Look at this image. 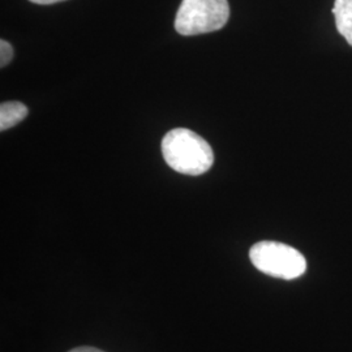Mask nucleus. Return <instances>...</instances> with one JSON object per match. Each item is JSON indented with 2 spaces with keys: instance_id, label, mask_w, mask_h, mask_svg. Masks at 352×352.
<instances>
[{
  "instance_id": "nucleus-1",
  "label": "nucleus",
  "mask_w": 352,
  "mask_h": 352,
  "mask_svg": "<svg viewBox=\"0 0 352 352\" xmlns=\"http://www.w3.org/2000/svg\"><path fill=\"white\" fill-rule=\"evenodd\" d=\"M162 154L166 164L184 175H201L214 164L212 146L187 128H175L166 133Z\"/></svg>"
},
{
  "instance_id": "nucleus-2",
  "label": "nucleus",
  "mask_w": 352,
  "mask_h": 352,
  "mask_svg": "<svg viewBox=\"0 0 352 352\" xmlns=\"http://www.w3.org/2000/svg\"><path fill=\"white\" fill-rule=\"evenodd\" d=\"M228 17L227 0H183L176 13L175 29L186 37L212 33L226 25Z\"/></svg>"
},
{
  "instance_id": "nucleus-3",
  "label": "nucleus",
  "mask_w": 352,
  "mask_h": 352,
  "mask_svg": "<svg viewBox=\"0 0 352 352\" xmlns=\"http://www.w3.org/2000/svg\"><path fill=\"white\" fill-rule=\"evenodd\" d=\"M253 266L270 277L295 279L307 270V261L300 252L278 241L256 243L250 251Z\"/></svg>"
},
{
  "instance_id": "nucleus-4",
  "label": "nucleus",
  "mask_w": 352,
  "mask_h": 352,
  "mask_svg": "<svg viewBox=\"0 0 352 352\" xmlns=\"http://www.w3.org/2000/svg\"><path fill=\"white\" fill-rule=\"evenodd\" d=\"M28 107L21 102H3L0 106V131L4 132L19 124L28 116Z\"/></svg>"
},
{
  "instance_id": "nucleus-5",
  "label": "nucleus",
  "mask_w": 352,
  "mask_h": 352,
  "mask_svg": "<svg viewBox=\"0 0 352 352\" xmlns=\"http://www.w3.org/2000/svg\"><path fill=\"white\" fill-rule=\"evenodd\" d=\"M333 13L340 36L352 46V0H336Z\"/></svg>"
},
{
  "instance_id": "nucleus-6",
  "label": "nucleus",
  "mask_w": 352,
  "mask_h": 352,
  "mask_svg": "<svg viewBox=\"0 0 352 352\" xmlns=\"http://www.w3.org/2000/svg\"><path fill=\"white\" fill-rule=\"evenodd\" d=\"M13 58V47L12 45L6 41V39H1L0 41V67L4 68L6 65L11 63Z\"/></svg>"
},
{
  "instance_id": "nucleus-7",
  "label": "nucleus",
  "mask_w": 352,
  "mask_h": 352,
  "mask_svg": "<svg viewBox=\"0 0 352 352\" xmlns=\"http://www.w3.org/2000/svg\"><path fill=\"white\" fill-rule=\"evenodd\" d=\"M68 352H104L102 350H98L96 347H88V346H82V347H76L74 350Z\"/></svg>"
},
{
  "instance_id": "nucleus-8",
  "label": "nucleus",
  "mask_w": 352,
  "mask_h": 352,
  "mask_svg": "<svg viewBox=\"0 0 352 352\" xmlns=\"http://www.w3.org/2000/svg\"><path fill=\"white\" fill-rule=\"evenodd\" d=\"M29 1L36 3V4H41V6H47V4H55V3L64 1V0H29Z\"/></svg>"
}]
</instances>
